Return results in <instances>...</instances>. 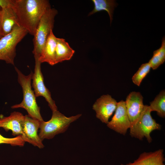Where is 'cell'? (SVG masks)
Segmentation results:
<instances>
[{"mask_svg":"<svg viewBox=\"0 0 165 165\" xmlns=\"http://www.w3.org/2000/svg\"><path fill=\"white\" fill-rule=\"evenodd\" d=\"M51 8L47 0H15L13 9L19 25L33 36L41 17Z\"/></svg>","mask_w":165,"mask_h":165,"instance_id":"1","label":"cell"},{"mask_svg":"<svg viewBox=\"0 0 165 165\" xmlns=\"http://www.w3.org/2000/svg\"><path fill=\"white\" fill-rule=\"evenodd\" d=\"M15 69L17 74L18 83L22 89L23 97L20 103L12 106L11 108H24L27 111L30 117L40 121H43L40 114V108L37 104L36 97L31 88V81L33 72H31L28 75H25L16 67Z\"/></svg>","mask_w":165,"mask_h":165,"instance_id":"2","label":"cell"},{"mask_svg":"<svg viewBox=\"0 0 165 165\" xmlns=\"http://www.w3.org/2000/svg\"><path fill=\"white\" fill-rule=\"evenodd\" d=\"M81 115L79 114L67 117L57 110L53 111L51 118L49 120L40 121L39 137L43 141L45 139H52L56 135L64 132L70 124L78 119Z\"/></svg>","mask_w":165,"mask_h":165,"instance_id":"3","label":"cell"},{"mask_svg":"<svg viewBox=\"0 0 165 165\" xmlns=\"http://www.w3.org/2000/svg\"><path fill=\"white\" fill-rule=\"evenodd\" d=\"M27 31L19 25H16L12 31L0 39V60L14 64L17 45L28 33Z\"/></svg>","mask_w":165,"mask_h":165,"instance_id":"4","label":"cell"},{"mask_svg":"<svg viewBox=\"0 0 165 165\" xmlns=\"http://www.w3.org/2000/svg\"><path fill=\"white\" fill-rule=\"evenodd\" d=\"M151 112L149 106L145 105L139 117L131 124L130 134L132 137L140 140L145 137L149 143L152 141L151 132L155 130H160L161 126L152 118Z\"/></svg>","mask_w":165,"mask_h":165,"instance_id":"5","label":"cell"},{"mask_svg":"<svg viewBox=\"0 0 165 165\" xmlns=\"http://www.w3.org/2000/svg\"><path fill=\"white\" fill-rule=\"evenodd\" d=\"M57 13V9L51 8L40 20L33 35L32 53L34 56L38 57L39 56L51 31L53 29L54 18Z\"/></svg>","mask_w":165,"mask_h":165,"instance_id":"6","label":"cell"},{"mask_svg":"<svg viewBox=\"0 0 165 165\" xmlns=\"http://www.w3.org/2000/svg\"><path fill=\"white\" fill-rule=\"evenodd\" d=\"M34 56L35 64L32 79V86L34 90L35 95L36 97L39 96L44 97L52 111L57 110V106L55 101L51 97V93L44 84V78L41 70V63L39 61L38 56Z\"/></svg>","mask_w":165,"mask_h":165,"instance_id":"7","label":"cell"},{"mask_svg":"<svg viewBox=\"0 0 165 165\" xmlns=\"http://www.w3.org/2000/svg\"><path fill=\"white\" fill-rule=\"evenodd\" d=\"M115 111L111 120L107 124V126L116 132L125 135L131 125L127 112L125 101L121 100L118 102Z\"/></svg>","mask_w":165,"mask_h":165,"instance_id":"8","label":"cell"},{"mask_svg":"<svg viewBox=\"0 0 165 165\" xmlns=\"http://www.w3.org/2000/svg\"><path fill=\"white\" fill-rule=\"evenodd\" d=\"M117 103L109 94L101 96L93 106V109L96 112L97 118L102 123L107 124L109 118L116 109Z\"/></svg>","mask_w":165,"mask_h":165,"instance_id":"9","label":"cell"},{"mask_svg":"<svg viewBox=\"0 0 165 165\" xmlns=\"http://www.w3.org/2000/svg\"><path fill=\"white\" fill-rule=\"evenodd\" d=\"M22 133L21 135L25 142H28L40 149L44 147L38 134L40 121L31 118L28 115L24 116Z\"/></svg>","mask_w":165,"mask_h":165,"instance_id":"10","label":"cell"},{"mask_svg":"<svg viewBox=\"0 0 165 165\" xmlns=\"http://www.w3.org/2000/svg\"><path fill=\"white\" fill-rule=\"evenodd\" d=\"M125 103L131 124L138 118L143 109L145 105L143 103V97L140 92L133 91L127 96Z\"/></svg>","mask_w":165,"mask_h":165,"instance_id":"11","label":"cell"},{"mask_svg":"<svg viewBox=\"0 0 165 165\" xmlns=\"http://www.w3.org/2000/svg\"><path fill=\"white\" fill-rule=\"evenodd\" d=\"M24 116L21 113L14 112L6 117H0V127L6 131L11 130L14 136L21 135Z\"/></svg>","mask_w":165,"mask_h":165,"instance_id":"12","label":"cell"},{"mask_svg":"<svg viewBox=\"0 0 165 165\" xmlns=\"http://www.w3.org/2000/svg\"><path fill=\"white\" fill-rule=\"evenodd\" d=\"M17 25H19L13 8L7 7L0 9V35L2 37L10 33Z\"/></svg>","mask_w":165,"mask_h":165,"instance_id":"13","label":"cell"},{"mask_svg":"<svg viewBox=\"0 0 165 165\" xmlns=\"http://www.w3.org/2000/svg\"><path fill=\"white\" fill-rule=\"evenodd\" d=\"M163 150L159 149L153 152H144L133 162L121 165H165Z\"/></svg>","mask_w":165,"mask_h":165,"instance_id":"14","label":"cell"},{"mask_svg":"<svg viewBox=\"0 0 165 165\" xmlns=\"http://www.w3.org/2000/svg\"><path fill=\"white\" fill-rule=\"evenodd\" d=\"M57 38L52 30L38 57V60L41 63L47 62L52 66L55 64Z\"/></svg>","mask_w":165,"mask_h":165,"instance_id":"15","label":"cell"},{"mask_svg":"<svg viewBox=\"0 0 165 165\" xmlns=\"http://www.w3.org/2000/svg\"><path fill=\"white\" fill-rule=\"evenodd\" d=\"M75 52L65 40L61 38H57L55 51V64L71 59Z\"/></svg>","mask_w":165,"mask_h":165,"instance_id":"16","label":"cell"},{"mask_svg":"<svg viewBox=\"0 0 165 165\" xmlns=\"http://www.w3.org/2000/svg\"><path fill=\"white\" fill-rule=\"evenodd\" d=\"M92 1L94 4V7L89 13L88 16L102 11H105L109 16L111 24L113 19L114 10L117 6L115 1L113 0H92Z\"/></svg>","mask_w":165,"mask_h":165,"instance_id":"17","label":"cell"},{"mask_svg":"<svg viewBox=\"0 0 165 165\" xmlns=\"http://www.w3.org/2000/svg\"><path fill=\"white\" fill-rule=\"evenodd\" d=\"M165 61V38L164 36L162 40L160 47L154 51L153 55L149 60L148 63L153 70L157 68Z\"/></svg>","mask_w":165,"mask_h":165,"instance_id":"18","label":"cell"},{"mask_svg":"<svg viewBox=\"0 0 165 165\" xmlns=\"http://www.w3.org/2000/svg\"><path fill=\"white\" fill-rule=\"evenodd\" d=\"M151 112H156L157 114L160 117H165V91L162 90L157 95L154 100L150 102L149 106Z\"/></svg>","mask_w":165,"mask_h":165,"instance_id":"19","label":"cell"},{"mask_svg":"<svg viewBox=\"0 0 165 165\" xmlns=\"http://www.w3.org/2000/svg\"><path fill=\"white\" fill-rule=\"evenodd\" d=\"M151 68L150 65L148 62L141 64L132 77L133 82L139 86L143 79L149 72Z\"/></svg>","mask_w":165,"mask_h":165,"instance_id":"20","label":"cell"},{"mask_svg":"<svg viewBox=\"0 0 165 165\" xmlns=\"http://www.w3.org/2000/svg\"><path fill=\"white\" fill-rule=\"evenodd\" d=\"M25 142L22 138L21 135H19L13 138H7L0 134V144H6L12 146H23Z\"/></svg>","mask_w":165,"mask_h":165,"instance_id":"21","label":"cell"},{"mask_svg":"<svg viewBox=\"0 0 165 165\" xmlns=\"http://www.w3.org/2000/svg\"><path fill=\"white\" fill-rule=\"evenodd\" d=\"M15 0H0V7L1 9L7 7L13 8Z\"/></svg>","mask_w":165,"mask_h":165,"instance_id":"22","label":"cell"},{"mask_svg":"<svg viewBox=\"0 0 165 165\" xmlns=\"http://www.w3.org/2000/svg\"><path fill=\"white\" fill-rule=\"evenodd\" d=\"M1 8L0 7V9H1ZM2 37L0 35V39Z\"/></svg>","mask_w":165,"mask_h":165,"instance_id":"23","label":"cell"}]
</instances>
